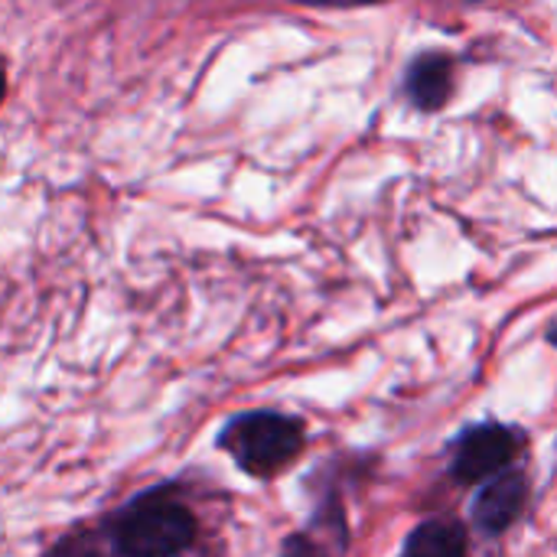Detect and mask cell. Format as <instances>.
<instances>
[{"label":"cell","instance_id":"6da1fadb","mask_svg":"<svg viewBox=\"0 0 557 557\" xmlns=\"http://www.w3.org/2000/svg\"><path fill=\"white\" fill-rule=\"evenodd\" d=\"M108 539L117 555H180L196 542V516L173 496V490L157 486L131 499L111 519Z\"/></svg>","mask_w":557,"mask_h":557},{"label":"cell","instance_id":"7a4b0ae2","mask_svg":"<svg viewBox=\"0 0 557 557\" xmlns=\"http://www.w3.org/2000/svg\"><path fill=\"white\" fill-rule=\"evenodd\" d=\"M219 447L255 480H271L284 473L307 447V431L300 418L281 411H245L235 414L222 434Z\"/></svg>","mask_w":557,"mask_h":557},{"label":"cell","instance_id":"3957f363","mask_svg":"<svg viewBox=\"0 0 557 557\" xmlns=\"http://www.w3.org/2000/svg\"><path fill=\"white\" fill-rule=\"evenodd\" d=\"M529 437L512 424H473L450 447V480L457 486H480L483 480L509 470L525 450Z\"/></svg>","mask_w":557,"mask_h":557},{"label":"cell","instance_id":"277c9868","mask_svg":"<svg viewBox=\"0 0 557 557\" xmlns=\"http://www.w3.org/2000/svg\"><path fill=\"white\" fill-rule=\"evenodd\" d=\"M529 506V480L522 470H503L480 483L473 499V525L483 539H503Z\"/></svg>","mask_w":557,"mask_h":557},{"label":"cell","instance_id":"5b68a950","mask_svg":"<svg viewBox=\"0 0 557 557\" xmlns=\"http://www.w3.org/2000/svg\"><path fill=\"white\" fill-rule=\"evenodd\" d=\"M401 91L418 111H441L454 91V59L447 52H421L405 72Z\"/></svg>","mask_w":557,"mask_h":557},{"label":"cell","instance_id":"8992f818","mask_svg":"<svg viewBox=\"0 0 557 557\" xmlns=\"http://www.w3.org/2000/svg\"><path fill=\"white\" fill-rule=\"evenodd\" d=\"M470 542H467V532L463 525L450 522V519H437V522H428V525H418L408 542H405V552L408 555H467Z\"/></svg>","mask_w":557,"mask_h":557},{"label":"cell","instance_id":"52a82bcc","mask_svg":"<svg viewBox=\"0 0 557 557\" xmlns=\"http://www.w3.org/2000/svg\"><path fill=\"white\" fill-rule=\"evenodd\" d=\"M304 7H320V10H352V7H372V3H385V0H297Z\"/></svg>","mask_w":557,"mask_h":557},{"label":"cell","instance_id":"ba28073f","mask_svg":"<svg viewBox=\"0 0 557 557\" xmlns=\"http://www.w3.org/2000/svg\"><path fill=\"white\" fill-rule=\"evenodd\" d=\"M3 98H7V65L0 59V104H3Z\"/></svg>","mask_w":557,"mask_h":557}]
</instances>
